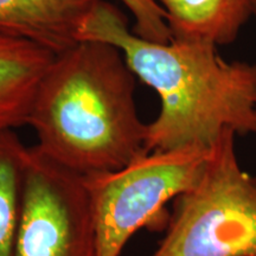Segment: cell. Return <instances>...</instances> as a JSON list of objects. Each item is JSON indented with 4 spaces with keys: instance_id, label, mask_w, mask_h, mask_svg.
I'll return each instance as SVG.
<instances>
[{
    "instance_id": "obj_1",
    "label": "cell",
    "mask_w": 256,
    "mask_h": 256,
    "mask_svg": "<svg viewBox=\"0 0 256 256\" xmlns=\"http://www.w3.org/2000/svg\"><path fill=\"white\" fill-rule=\"evenodd\" d=\"M78 37L118 48L134 75L158 94L159 114L147 124V153L211 148L226 130L256 134V63L229 62L204 42L145 40L104 0L90 8Z\"/></svg>"
},
{
    "instance_id": "obj_2",
    "label": "cell",
    "mask_w": 256,
    "mask_h": 256,
    "mask_svg": "<svg viewBox=\"0 0 256 256\" xmlns=\"http://www.w3.org/2000/svg\"><path fill=\"white\" fill-rule=\"evenodd\" d=\"M136 75L121 51L78 40L56 54L34 94L28 124L42 154L81 176L116 171L145 154Z\"/></svg>"
},
{
    "instance_id": "obj_3",
    "label": "cell",
    "mask_w": 256,
    "mask_h": 256,
    "mask_svg": "<svg viewBox=\"0 0 256 256\" xmlns=\"http://www.w3.org/2000/svg\"><path fill=\"white\" fill-rule=\"evenodd\" d=\"M236 134L211 147L196 183L174 200L166 232L148 256H256V176L240 165Z\"/></svg>"
},
{
    "instance_id": "obj_4",
    "label": "cell",
    "mask_w": 256,
    "mask_h": 256,
    "mask_svg": "<svg viewBox=\"0 0 256 256\" xmlns=\"http://www.w3.org/2000/svg\"><path fill=\"white\" fill-rule=\"evenodd\" d=\"M211 148L145 153L124 168L84 176L92 200L95 256H121L142 228L164 218L168 202L196 183Z\"/></svg>"
},
{
    "instance_id": "obj_5",
    "label": "cell",
    "mask_w": 256,
    "mask_h": 256,
    "mask_svg": "<svg viewBox=\"0 0 256 256\" xmlns=\"http://www.w3.org/2000/svg\"><path fill=\"white\" fill-rule=\"evenodd\" d=\"M14 256H95L92 200L84 176L28 147L23 209Z\"/></svg>"
},
{
    "instance_id": "obj_6",
    "label": "cell",
    "mask_w": 256,
    "mask_h": 256,
    "mask_svg": "<svg viewBox=\"0 0 256 256\" xmlns=\"http://www.w3.org/2000/svg\"><path fill=\"white\" fill-rule=\"evenodd\" d=\"M56 54L0 28V132L26 126L34 94Z\"/></svg>"
},
{
    "instance_id": "obj_7",
    "label": "cell",
    "mask_w": 256,
    "mask_h": 256,
    "mask_svg": "<svg viewBox=\"0 0 256 256\" xmlns=\"http://www.w3.org/2000/svg\"><path fill=\"white\" fill-rule=\"evenodd\" d=\"M98 0H0V28L55 54L78 42L82 20Z\"/></svg>"
},
{
    "instance_id": "obj_8",
    "label": "cell",
    "mask_w": 256,
    "mask_h": 256,
    "mask_svg": "<svg viewBox=\"0 0 256 256\" xmlns=\"http://www.w3.org/2000/svg\"><path fill=\"white\" fill-rule=\"evenodd\" d=\"M164 11L172 40L232 43L249 16L252 0H156Z\"/></svg>"
},
{
    "instance_id": "obj_9",
    "label": "cell",
    "mask_w": 256,
    "mask_h": 256,
    "mask_svg": "<svg viewBox=\"0 0 256 256\" xmlns=\"http://www.w3.org/2000/svg\"><path fill=\"white\" fill-rule=\"evenodd\" d=\"M28 152L14 130L0 132V256L14 255Z\"/></svg>"
},
{
    "instance_id": "obj_10",
    "label": "cell",
    "mask_w": 256,
    "mask_h": 256,
    "mask_svg": "<svg viewBox=\"0 0 256 256\" xmlns=\"http://www.w3.org/2000/svg\"><path fill=\"white\" fill-rule=\"evenodd\" d=\"M134 18L133 32L145 40L168 43L172 40L164 11L156 0H120Z\"/></svg>"
},
{
    "instance_id": "obj_11",
    "label": "cell",
    "mask_w": 256,
    "mask_h": 256,
    "mask_svg": "<svg viewBox=\"0 0 256 256\" xmlns=\"http://www.w3.org/2000/svg\"><path fill=\"white\" fill-rule=\"evenodd\" d=\"M252 5H254V11H256V0H252Z\"/></svg>"
}]
</instances>
